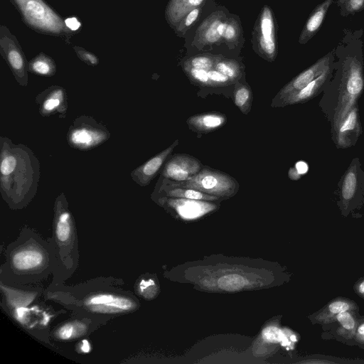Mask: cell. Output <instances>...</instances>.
I'll list each match as a JSON object with an SVG mask.
<instances>
[{
	"mask_svg": "<svg viewBox=\"0 0 364 364\" xmlns=\"http://www.w3.org/2000/svg\"><path fill=\"white\" fill-rule=\"evenodd\" d=\"M41 178V164L23 144L0 136V193L13 209L26 208L34 198Z\"/></svg>",
	"mask_w": 364,
	"mask_h": 364,
	"instance_id": "obj_1",
	"label": "cell"
},
{
	"mask_svg": "<svg viewBox=\"0 0 364 364\" xmlns=\"http://www.w3.org/2000/svg\"><path fill=\"white\" fill-rule=\"evenodd\" d=\"M39 114L44 117L58 115L60 119L66 117L68 109V94L60 85H51L39 92L35 97Z\"/></svg>",
	"mask_w": 364,
	"mask_h": 364,
	"instance_id": "obj_9",
	"label": "cell"
},
{
	"mask_svg": "<svg viewBox=\"0 0 364 364\" xmlns=\"http://www.w3.org/2000/svg\"><path fill=\"white\" fill-rule=\"evenodd\" d=\"M79 58L85 63L90 65H96L99 63L98 58L91 53L80 49L77 51Z\"/></svg>",
	"mask_w": 364,
	"mask_h": 364,
	"instance_id": "obj_37",
	"label": "cell"
},
{
	"mask_svg": "<svg viewBox=\"0 0 364 364\" xmlns=\"http://www.w3.org/2000/svg\"><path fill=\"white\" fill-rule=\"evenodd\" d=\"M155 200L161 205H166L172 208H174L181 216L186 218L198 217L213 208V205L205 203V200L166 196H158Z\"/></svg>",
	"mask_w": 364,
	"mask_h": 364,
	"instance_id": "obj_15",
	"label": "cell"
},
{
	"mask_svg": "<svg viewBox=\"0 0 364 364\" xmlns=\"http://www.w3.org/2000/svg\"><path fill=\"white\" fill-rule=\"evenodd\" d=\"M53 210L55 237L59 250L73 251L75 223L64 192L55 198Z\"/></svg>",
	"mask_w": 364,
	"mask_h": 364,
	"instance_id": "obj_8",
	"label": "cell"
},
{
	"mask_svg": "<svg viewBox=\"0 0 364 364\" xmlns=\"http://www.w3.org/2000/svg\"><path fill=\"white\" fill-rule=\"evenodd\" d=\"M335 132V142L338 147L347 148L355 144L361 132L358 110L356 105L339 124Z\"/></svg>",
	"mask_w": 364,
	"mask_h": 364,
	"instance_id": "obj_14",
	"label": "cell"
},
{
	"mask_svg": "<svg viewBox=\"0 0 364 364\" xmlns=\"http://www.w3.org/2000/svg\"><path fill=\"white\" fill-rule=\"evenodd\" d=\"M329 74L330 67L328 66L319 76L311 81L306 87L284 98L281 101L279 106L301 103L311 100L313 97L317 95Z\"/></svg>",
	"mask_w": 364,
	"mask_h": 364,
	"instance_id": "obj_19",
	"label": "cell"
},
{
	"mask_svg": "<svg viewBox=\"0 0 364 364\" xmlns=\"http://www.w3.org/2000/svg\"><path fill=\"white\" fill-rule=\"evenodd\" d=\"M13 1L26 22L34 29L52 34H60L65 31V23L42 0Z\"/></svg>",
	"mask_w": 364,
	"mask_h": 364,
	"instance_id": "obj_5",
	"label": "cell"
},
{
	"mask_svg": "<svg viewBox=\"0 0 364 364\" xmlns=\"http://www.w3.org/2000/svg\"><path fill=\"white\" fill-rule=\"evenodd\" d=\"M89 331L88 326L80 320L68 321L56 328L54 336L59 341H70L84 336Z\"/></svg>",
	"mask_w": 364,
	"mask_h": 364,
	"instance_id": "obj_23",
	"label": "cell"
},
{
	"mask_svg": "<svg viewBox=\"0 0 364 364\" xmlns=\"http://www.w3.org/2000/svg\"><path fill=\"white\" fill-rule=\"evenodd\" d=\"M111 137L107 127L94 117L81 114L75 117L69 126L66 139L74 149L87 151L94 149Z\"/></svg>",
	"mask_w": 364,
	"mask_h": 364,
	"instance_id": "obj_3",
	"label": "cell"
},
{
	"mask_svg": "<svg viewBox=\"0 0 364 364\" xmlns=\"http://www.w3.org/2000/svg\"><path fill=\"white\" fill-rule=\"evenodd\" d=\"M83 307L90 313L101 315H118L134 311L137 301L134 297L113 291H99L82 299Z\"/></svg>",
	"mask_w": 364,
	"mask_h": 364,
	"instance_id": "obj_6",
	"label": "cell"
},
{
	"mask_svg": "<svg viewBox=\"0 0 364 364\" xmlns=\"http://www.w3.org/2000/svg\"><path fill=\"white\" fill-rule=\"evenodd\" d=\"M136 291L144 299H151L156 295L157 287L153 279L144 277L137 282Z\"/></svg>",
	"mask_w": 364,
	"mask_h": 364,
	"instance_id": "obj_28",
	"label": "cell"
},
{
	"mask_svg": "<svg viewBox=\"0 0 364 364\" xmlns=\"http://www.w3.org/2000/svg\"><path fill=\"white\" fill-rule=\"evenodd\" d=\"M336 318L340 324L346 330H352L355 327V321L351 314L347 311L338 314Z\"/></svg>",
	"mask_w": 364,
	"mask_h": 364,
	"instance_id": "obj_34",
	"label": "cell"
},
{
	"mask_svg": "<svg viewBox=\"0 0 364 364\" xmlns=\"http://www.w3.org/2000/svg\"><path fill=\"white\" fill-rule=\"evenodd\" d=\"M227 117L218 112H208L191 116L186 121L188 127L199 132H210L226 124Z\"/></svg>",
	"mask_w": 364,
	"mask_h": 364,
	"instance_id": "obj_18",
	"label": "cell"
},
{
	"mask_svg": "<svg viewBox=\"0 0 364 364\" xmlns=\"http://www.w3.org/2000/svg\"><path fill=\"white\" fill-rule=\"evenodd\" d=\"M290 339H291V341H293V342H296V341H297L296 337V336H295V335H291V336H290Z\"/></svg>",
	"mask_w": 364,
	"mask_h": 364,
	"instance_id": "obj_44",
	"label": "cell"
},
{
	"mask_svg": "<svg viewBox=\"0 0 364 364\" xmlns=\"http://www.w3.org/2000/svg\"><path fill=\"white\" fill-rule=\"evenodd\" d=\"M208 74L210 81V85H226L232 82L228 77H227L222 73L216 70L215 69H211L208 70Z\"/></svg>",
	"mask_w": 364,
	"mask_h": 364,
	"instance_id": "obj_32",
	"label": "cell"
},
{
	"mask_svg": "<svg viewBox=\"0 0 364 364\" xmlns=\"http://www.w3.org/2000/svg\"><path fill=\"white\" fill-rule=\"evenodd\" d=\"M65 24L71 31H76L80 27V23L75 17L68 18L65 20Z\"/></svg>",
	"mask_w": 364,
	"mask_h": 364,
	"instance_id": "obj_41",
	"label": "cell"
},
{
	"mask_svg": "<svg viewBox=\"0 0 364 364\" xmlns=\"http://www.w3.org/2000/svg\"><path fill=\"white\" fill-rule=\"evenodd\" d=\"M258 43L261 50L269 58L276 53L275 26L271 10L267 6L262 9L259 18Z\"/></svg>",
	"mask_w": 364,
	"mask_h": 364,
	"instance_id": "obj_17",
	"label": "cell"
},
{
	"mask_svg": "<svg viewBox=\"0 0 364 364\" xmlns=\"http://www.w3.org/2000/svg\"><path fill=\"white\" fill-rule=\"evenodd\" d=\"M358 159H355L343 177L341 183V198L345 202L350 201L357 191L358 186Z\"/></svg>",
	"mask_w": 364,
	"mask_h": 364,
	"instance_id": "obj_24",
	"label": "cell"
},
{
	"mask_svg": "<svg viewBox=\"0 0 364 364\" xmlns=\"http://www.w3.org/2000/svg\"><path fill=\"white\" fill-rule=\"evenodd\" d=\"M11 315L23 327L33 329L46 327L51 320V314L38 306H21L13 308Z\"/></svg>",
	"mask_w": 364,
	"mask_h": 364,
	"instance_id": "obj_16",
	"label": "cell"
},
{
	"mask_svg": "<svg viewBox=\"0 0 364 364\" xmlns=\"http://www.w3.org/2000/svg\"><path fill=\"white\" fill-rule=\"evenodd\" d=\"M222 12H215L208 16L199 26L196 33L198 41L205 44H213L219 41L222 37L219 34L220 24L225 20Z\"/></svg>",
	"mask_w": 364,
	"mask_h": 364,
	"instance_id": "obj_21",
	"label": "cell"
},
{
	"mask_svg": "<svg viewBox=\"0 0 364 364\" xmlns=\"http://www.w3.org/2000/svg\"><path fill=\"white\" fill-rule=\"evenodd\" d=\"M77 350L80 353L87 354L92 350L90 342L87 339H82L77 344Z\"/></svg>",
	"mask_w": 364,
	"mask_h": 364,
	"instance_id": "obj_40",
	"label": "cell"
},
{
	"mask_svg": "<svg viewBox=\"0 0 364 364\" xmlns=\"http://www.w3.org/2000/svg\"><path fill=\"white\" fill-rule=\"evenodd\" d=\"M233 100L235 105L242 113H249L252 102L251 89L245 85H237L233 91Z\"/></svg>",
	"mask_w": 364,
	"mask_h": 364,
	"instance_id": "obj_26",
	"label": "cell"
},
{
	"mask_svg": "<svg viewBox=\"0 0 364 364\" xmlns=\"http://www.w3.org/2000/svg\"><path fill=\"white\" fill-rule=\"evenodd\" d=\"M330 53L317 60L311 66L299 73L288 84H287L277 94L274 100L282 101L289 95L296 92L319 76L330 63Z\"/></svg>",
	"mask_w": 364,
	"mask_h": 364,
	"instance_id": "obj_12",
	"label": "cell"
},
{
	"mask_svg": "<svg viewBox=\"0 0 364 364\" xmlns=\"http://www.w3.org/2000/svg\"><path fill=\"white\" fill-rule=\"evenodd\" d=\"M204 166L196 158L176 154L164 164L161 177L173 181H183L199 172Z\"/></svg>",
	"mask_w": 364,
	"mask_h": 364,
	"instance_id": "obj_10",
	"label": "cell"
},
{
	"mask_svg": "<svg viewBox=\"0 0 364 364\" xmlns=\"http://www.w3.org/2000/svg\"><path fill=\"white\" fill-rule=\"evenodd\" d=\"M46 250L40 245L29 242L15 247L9 256L12 272L19 275L38 274L48 265Z\"/></svg>",
	"mask_w": 364,
	"mask_h": 364,
	"instance_id": "obj_7",
	"label": "cell"
},
{
	"mask_svg": "<svg viewBox=\"0 0 364 364\" xmlns=\"http://www.w3.org/2000/svg\"><path fill=\"white\" fill-rule=\"evenodd\" d=\"M214 69L228 77L232 82L237 80L241 75L240 67L234 60H218L214 66Z\"/></svg>",
	"mask_w": 364,
	"mask_h": 364,
	"instance_id": "obj_27",
	"label": "cell"
},
{
	"mask_svg": "<svg viewBox=\"0 0 364 364\" xmlns=\"http://www.w3.org/2000/svg\"><path fill=\"white\" fill-rule=\"evenodd\" d=\"M29 70L34 74L50 77L55 75L56 66L53 60L43 55L33 59L28 66Z\"/></svg>",
	"mask_w": 364,
	"mask_h": 364,
	"instance_id": "obj_25",
	"label": "cell"
},
{
	"mask_svg": "<svg viewBox=\"0 0 364 364\" xmlns=\"http://www.w3.org/2000/svg\"><path fill=\"white\" fill-rule=\"evenodd\" d=\"M359 291L364 294V281H363L359 286Z\"/></svg>",
	"mask_w": 364,
	"mask_h": 364,
	"instance_id": "obj_43",
	"label": "cell"
},
{
	"mask_svg": "<svg viewBox=\"0 0 364 364\" xmlns=\"http://www.w3.org/2000/svg\"><path fill=\"white\" fill-rule=\"evenodd\" d=\"M218 32L221 37L227 41L235 39L237 35L236 23L232 20H224L219 26Z\"/></svg>",
	"mask_w": 364,
	"mask_h": 364,
	"instance_id": "obj_30",
	"label": "cell"
},
{
	"mask_svg": "<svg viewBox=\"0 0 364 364\" xmlns=\"http://www.w3.org/2000/svg\"><path fill=\"white\" fill-rule=\"evenodd\" d=\"M186 70L191 80L202 85H210L208 70L186 65Z\"/></svg>",
	"mask_w": 364,
	"mask_h": 364,
	"instance_id": "obj_31",
	"label": "cell"
},
{
	"mask_svg": "<svg viewBox=\"0 0 364 364\" xmlns=\"http://www.w3.org/2000/svg\"><path fill=\"white\" fill-rule=\"evenodd\" d=\"M178 144V141L176 140L168 148L133 169L130 173L132 181L141 187L148 186L166 163Z\"/></svg>",
	"mask_w": 364,
	"mask_h": 364,
	"instance_id": "obj_11",
	"label": "cell"
},
{
	"mask_svg": "<svg viewBox=\"0 0 364 364\" xmlns=\"http://www.w3.org/2000/svg\"><path fill=\"white\" fill-rule=\"evenodd\" d=\"M204 0H170L166 9V18L172 25L181 22L193 9L198 8Z\"/></svg>",
	"mask_w": 364,
	"mask_h": 364,
	"instance_id": "obj_22",
	"label": "cell"
},
{
	"mask_svg": "<svg viewBox=\"0 0 364 364\" xmlns=\"http://www.w3.org/2000/svg\"><path fill=\"white\" fill-rule=\"evenodd\" d=\"M333 1L324 0L314 9L306 21L300 35V43H306L318 32Z\"/></svg>",
	"mask_w": 364,
	"mask_h": 364,
	"instance_id": "obj_20",
	"label": "cell"
},
{
	"mask_svg": "<svg viewBox=\"0 0 364 364\" xmlns=\"http://www.w3.org/2000/svg\"><path fill=\"white\" fill-rule=\"evenodd\" d=\"M200 12L199 8H196L191 11L186 16L184 19L183 25L184 26H190L198 18Z\"/></svg>",
	"mask_w": 364,
	"mask_h": 364,
	"instance_id": "obj_39",
	"label": "cell"
},
{
	"mask_svg": "<svg viewBox=\"0 0 364 364\" xmlns=\"http://www.w3.org/2000/svg\"><path fill=\"white\" fill-rule=\"evenodd\" d=\"M1 52L16 82L23 87L28 83V65L22 52L13 41L5 37L1 38Z\"/></svg>",
	"mask_w": 364,
	"mask_h": 364,
	"instance_id": "obj_13",
	"label": "cell"
},
{
	"mask_svg": "<svg viewBox=\"0 0 364 364\" xmlns=\"http://www.w3.org/2000/svg\"><path fill=\"white\" fill-rule=\"evenodd\" d=\"M345 9L350 12H358L364 8V0H340Z\"/></svg>",
	"mask_w": 364,
	"mask_h": 364,
	"instance_id": "obj_35",
	"label": "cell"
},
{
	"mask_svg": "<svg viewBox=\"0 0 364 364\" xmlns=\"http://www.w3.org/2000/svg\"><path fill=\"white\" fill-rule=\"evenodd\" d=\"M363 88L364 77L360 62L355 58H346L343 63V77L333 119L334 131L356 105Z\"/></svg>",
	"mask_w": 364,
	"mask_h": 364,
	"instance_id": "obj_2",
	"label": "cell"
},
{
	"mask_svg": "<svg viewBox=\"0 0 364 364\" xmlns=\"http://www.w3.org/2000/svg\"><path fill=\"white\" fill-rule=\"evenodd\" d=\"M216 62L217 61L211 56L198 55L188 60L186 65L208 71L213 69Z\"/></svg>",
	"mask_w": 364,
	"mask_h": 364,
	"instance_id": "obj_29",
	"label": "cell"
},
{
	"mask_svg": "<svg viewBox=\"0 0 364 364\" xmlns=\"http://www.w3.org/2000/svg\"><path fill=\"white\" fill-rule=\"evenodd\" d=\"M358 333L361 336H364V323L359 326L358 328Z\"/></svg>",
	"mask_w": 364,
	"mask_h": 364,
	"instance_id": "obj_42",
	"label": "cell"
},
{
	"mask_svg": "<svg viewBox=\"0 0 364 364\" xmlns=\"http://www.w3.org/2000/svg\"><path fill=\"white\" fill-rule=\"evenodd\" d=\"M349 304L343 301H333L328 306L329 311L334 314H338L341 312L348 311Z\"/></svg>",
	"mask_w": 364,
	"mask_h": 364,
	"instance_id": "obj_38",
	"label": "cell"
},
{
	"mask_svg": "<svg viewBox=\"0 0 364 364\" xmlns=\"http://www.w3.org/2000/svg\"><path fill=\"white\" fill-rule=\"evenodd\" d=\"M283 333L277 327L269 326L265 328L262 335L265 340L272 342H278L282 341Z\"/></svg>",
	"mask_w": 364,
	"mask_h": 364,
	"instance_id": "obj_33",
	"label": "cell"
},
{
	"mask_svg": "<svg viewBox=\"0 0 364 364\" xmlns=\"http://www.w3.org/2000/svg\"><path fill=\"white\" fill-rule=\"evenodd\" d=\"M161 178L169 185L193 188L217 197H231L237 192L239 188V184L234 178L226 173L207 166H203L199 172L183 181H173Z\"/></svg>",
	"mask_w": 364,
	"mask_h": 364,
	"instance_id": "obj_4",
	"label": "cell"
},
{
	"mask_svg": "<svg viewBox=\"0 0 364 364\" xmlns=\"http://www.w3.org/2000/svg\"><path fill=\"white\" fill-rule=\"evenodd\" d=\"M295 168H291L289 173V177L292 180H297L301 175L305 174L308 171V165L305 161H298L295 165Z\"/></svg>",
	"mask_w": 364,
	"mask_h": 364,
	"instance_id": "obj_36",
	"label": "cell"
}]
</instances>
